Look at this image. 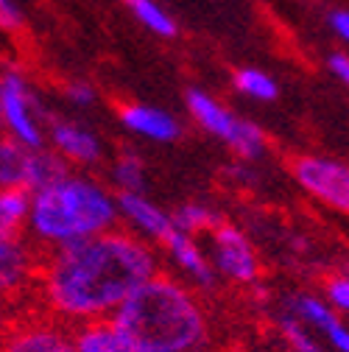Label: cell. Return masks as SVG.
Listing matches in <instances>:
<instances>
[{"label":"cell","mask_w":349,"mask_h":352,"mask_svg":"<svg viewBox=\"0 0 349 352\" xmlns=\"http://www.w3.org/2000/svg\"><path fill=\"white\" fill-rule=\"evenodd\" d=\"M157 272V249L115 227L42 254L34 296L39 311L67 327H78L115 316L117 307Z\"/></svg>","instance_id":"1"},{"label":"cell","mask_w":349,"mask_h":352,"mask_svg":"<svg viewBox=\"0 0 349 352\" xmlns=\"http://www.w3.org/2000/svg\"><path fill=\"white\" fill-rule=\"evenodd\" d=\"M140 352H207L210 311L196 288L168 272L148 277L112 316Z\"/></svg>","instance_id":"2"},{"label":"cell","mask_w":349,"mask_h":352,"mask_svg":"<svg viewBox=\"0 0 349 352\" xmlns=\"http://www.w3.org/2000/svg\"><path fill=\"white\" fill-rule=\"evenodd\" d=\"M115 227L117 196L95 176L67 170L54 185L31 193L25 238L39 254L95 238Z\"/></svg>","instance_id":"3"},{"label":"cell","mask_w":349,"mask_h":352,"mask_svg":"<svg viewBox=\"0 0 349 352\" xmlns=\"http://www.w3.org/2000/svg\"><path fill=\"white\" fill-rule=\"evenodd\" d=\"M185 104H188V112H190L193 123L201 131H207L210 138L227 143L229 151L240 162H254V160H260L266 154V148H269L266 131L260 129L254 120H246V118L235 115L215 96H210L204 90H190Z\"/></svg>","instance_id":"4"},{"label":"cell","mask_w":349,"mask_h":352,"mask_svg":"<svg viewBox=\"0 0 349 352\" xmlns=\"http://www.w3.org/2000/svg\"><path fill=\"white\" fill-rule=\"evenodd\" d=\"M48 118L51 115L39 107V98L34 96V87L23 70H0V129L6 138L28 148H42Z\"/></svg>","instance_id":"5"},{"label":"cell","mask_w":349,"mask_h":352,"mask_svg":"<svg viewBox=\"0 0 349 352\" xmlns=\"http://www.w3.org/2000/svg\"><path fill=\"white\" fill-rule=\"evenodd\" d=\"M207 238H210L207 257H210V266L218 280H227L240 288L257 285L260 272H263L260 254H257L254 243L249 241V235L238 224H229L221 218V221L207 232Z\"/></svg>","instance_id":"6"},{"label":"cell","mask_w":349,"mask_h":352,"mask_svg":"<svg viewBox=\"0 0 349 352\" xmlns=\"http://www.w3.org/2000/svg\"><path fill=\"white\" fill-rule=\"evenodd\" d=\"M0 352H76L73 327L39 307L12 314L0 327Z\"/></svg>","instance_id":"7"},{"label":"cell","mask_w":349,"mask_h":352,"mask_svg":"<svg viewBox=\"0 0 349 352\" xmlns=\"http://www.w3.org/2000/svg\"><path fill=\"white\" fill-rule=\"evenodd\" d=\"M296 185L327 210H349V168L344 160L324 154H299L291 160Z\"/></svg>","instance_id":"8"},{"label":"cell","mask_w":349,"mask_h":352,"mask_svg":"<svg viewBox=\"0 0 349 352\" xmlns=\"http://www.w3.org/2000/svg\"><path fill=\"white\" fill-rule=\"evenodd\" d=\"M42 254L25 235H0V302L20 307L34 296Z\"/></svg>","instance_id":"9"},{"label":"cell","mask_w":349,"mask_h":352,"mask_svg":"<svg viewBox=\"0 0 349 352\" xmlns=\"http://www.w3.org/2000/svg\"><path fill=\"white\" fill-rule=\"evenodd\" d=\"M45 146L70 168H95L104 160V140L98 131L73 118H48Z\"/></svg>","instance_id":"10"},{"label":"cell","mask_w":349,"mask_h":352,"mask_svg":"<svg viewBox=\"0 0 349 352\" xmlns=\"http://www.w3.org/2000/svg\"><path fill=\"white\" fill-rule=\"evenodd\" d=\"M285 314H291L296 322H302L311 333H316L330 352H349V330L341 314L311 291H296L285 299Z\"/></svg>","instance_id":"11"},{"label":"cell","mask_w":349,"mask_h":352,"mask_svg":"<svg viewBox=\"0 0 349 352\" xmlns=\"http://www.w3.org/2000/svg\"><path fill=\"white\" fill-rule=\"evenodd\" d=\"M159 249L170 260V266L177 269L179 280H185L190 288H196V291H212L215 288L218 277L210 266L207 249L199 243V238H190V235L170 227V232L162 238Z\"/></svg>","instance_id":"12"},{"label":"cell","mask_w":349,"mask_h":352,"mask_svg":"<svg viewBox=\"0 0 349 352\" xmlns=\"http://www.w3.org/2000/svg\"><path fill=\"white\" fill-rule=\"evenodd\" d=\"M117 196V227L137 235L146 243H162L170 232V212L151 201L146 193H115Z\"/></svg>","instance_id":"13"},{"label":"cell","mask_w":349,"mask_h":352,"mask_svg":"<svg viewBox=\"0 0 349 352\" xmlns=\"http://www.w3.org/2000/svg\"><path fill=\"white\" fill-rule=\"evenodd\" d=\"M120 126L140 140L148 143H173L182 138V126L168 109L151 107V104H123L117 109Z\"/></svg>","instance_id":"14"},{"label":"cell","mask_w":349,"mask_h":352,"mask_svg":"<svg viewBox=\"0 0 349 352\" xmlns=\"http://www.w3.org/2000/svg\"><path fill=\"white\" fill-rule=\"evenodd\" d=\"M73 346L76 352H140L112 316L73 327Z\"/></svg>","instance_id":"15"},{"label":"cell","mask_w":349,"mask_h":352,"mask_svg":"<svg viewBox=\"0 0 349 352\" xmlns=\"http://www.w3.org/2000/svg\"><path fill=\"white\" fill-rule=\"evenodd\" d=\"M34 151L6 135H0V188H23L28 190L31 182V162Z\"/></svg>","instance_id":"16"},{"label":"cell","mask_w":349,"mask_h":352,"mask_svg":"<svg viewBox=\"0 0 349 352\" xmlns=\"http://www.w3.org/2000/svg\"><path fill=\"white\" fill-rule=\"evenodd\" d=\"M109 188L115 193H143V188H146V162H143V157L123 148L109 165Z\"/></svg>","instance_id":"17"},{"label":"cell","mask_w":349,"mask_h":352,"mask_svg":"<svg viewBox=\"0 0 349 352\" xmlns=\"http://www.w3.org/2000/svg\"><path fill=\"white\" fill-rule=\"evenodd\" d=\"M31 193L23 188H0V235H25Z\"/></svg>","instance_id":"18"},{"label":"cell","mask_w":349,"mask_h":352,"mask_svg":"<svg viewBox=\"0 0 349 352\" xmlns=\"http://www.w3.org/2000/svg\"><path fill=\"white\" fill-rule=\"evenodd\" d=\"M218 221H221V215L204 201H185L182 207H177L170 212V227L190 235V238L207 235Z\"/></svg>","instance_id":"19"},{"label":"cell","mask_w":349,"mask_h":352,"mask_svg":"<svg viewBox=\"0 0 349 352\" xmlns=\"http://www.w3.org/2000/svg\"><path fill=\"white\" fill-rule=\"evenodd\" d=\"M126 3V9L132 12V17L143 25V28H148L151 34H157V36H165V39H170V36H177V20H173L157 0H123Z\"/></svg>","instance_id":"20"},{"label":"cell","mask_w":349,"mask_h":352,"mask_svg":"<svg viewBox=\"0 0 349 352\" xmlns=\"http://www.w3.org/2000/svg\"><path fill=\"white\" fill-rule=\"evenodd\" d=\"M235 87L240 96H246L251 101H274L280 93L274 76H269L266 70H257V67H240L235 73Z\"/></svg>","instance_id":"21"},{"label":"cell","mask_w":349,"mask_h":352,"mask_svg":"<svg viewBox=\"0 0 349 352\" xmlns=\"http://www.w3.org/2000/svg\"><path fill=\"white\" fill-rule=\"evenodd\" d=\"M277 327H280V336H282L288 352H330L316 333H311L302 322H296L291 314H282Z\"/></svg>","instance_id":"22"},{"label":"cell","mask_w":349,"mask_h":352,"mask_svg":"<svg viewBox=\"0 0 349 352\" xmlns=\"http://www.w3.org/2000/svg\"><path fill=\"white\" fill-rule=\"evenodd\" d=\"M335 314H346L349 311V277L344 272H333L324 277V285H322V294H319Z\"/></svg>","instance_id":"23"},{"label":"cell","mask_w":349,"mask_h":352,"mask_svg":"<svg viewBox=\"0 0 349 352\" xmlns=\"http://www.w3.org/2000/svg\"><path fill=\"white\" fill-rule=\"evenodd\" d=\"M65 98L73 104V107H93L98 93L90 81H70L65 84Z\"/></svg>","instance_id":"24"},{"label":"cell","mask_w":349,"mask_h":352,"mask_svg":"<svg viewBox=\"0 0 349 352\" xmlns=\"http://www.w3.org/2000/svg\"><path fill=\"white\" fill-rule=\"evenodd\" d=\"M23 12L14 0H0V31H20Z\"/></svg>","instance_id":"25"},{"label":"cell","mask_w":349,"mask_h":352,"mask_svg":"<svg viewBox=\"0 0 349 352\" xmlns=\"http://www.w3.org/2000/svg\"><path fill=\"white\" fill-rule=\"evenodd\" d=\"M327 28L338 42L349 39V12L346 9H330L327 12Z\"/></svg>","instance_id":"26"},{"label":"cell","mask_w":349,"mask_h":352,"mask_svg":"<svg viewBox=\"0 0 349 352\" xmlns=\"http://www.w3.org/2000/svg\"><path fill=\"white\" fill-rule=\"evenodd\" d=\"M327 70H330L341 84H346V81H349V56H346L344 51H333V54L327 56Z\"/></svg>","instance_id":"27"},{"label":"cell","mask_w":349,"mask_h":352,"mask_svg":"<svg viewBox=\"0 0 349 352\" xmlns=\"http://www.w3.org/2000/svg\"><path fill=\"white\" fill-rule=\"evenodd\" d=\"M12 316V311H9V305H3V302H0V327H3L6 324V319Z\"/></svg>","instance_id":"28"}]
</instances>
